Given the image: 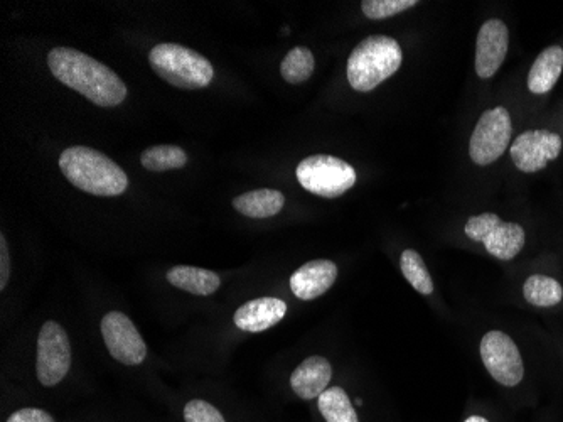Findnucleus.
Returning <instances> with one entry per match:
<instances>
[{
    "label": "nucleus",
    "instance_id": "1",
    "mask_svg": "<svg viewBox=\"0 0 563 422\" xmlns=\"http://www.w3.org/2000/svg\"><path fill=\"white\" fill-rule=\"evenodd\" d=\"M48 66L59 82L92 100L98 107H117L127 97L122 78L92 56L73 48L49 51Z\"/></svg>",
    "mask_w": 563,
    "mask_h": 422
},
{
    "label": "nucleus",
    "instance_id": "2",
    "mask_svg": "<svg viewBox=\"0 0 563 422\" xmlns=\"http://www.w3.org/2000/svg\"><path fill=\"white\" fill-rule=\"evenodd\" d=\"M59 168L73 186L88 195L118 196L129 186L124 169L90 147H68L59 156Z\"/></svg>",
    "mask_w": 563,
    "mask_h": 422
},
{
    "label": "nucleus",
    "instance_id": "3",
    "mask_svg": "<svg viewBox=\"0 0 563 422\" xmlns=\"http://www.w3.org/2000/svg\"><path fill=\"white\" fill-rule=\"evenodd\" d=\"M402 46L390 36H368L349 56L346 73L356 92H371L402 66Z\"/></svg>",
    "mask_w": 563,
    "mask_h": 422
},
{
    "label": "nucleus",
    "instance_id": "4",
    "mask_svg": "<svg viewBox=\"0 0 563 422\" xmlns=\"http://www.w3.org/2000/svg\"><path fill=\"white\" fill-rule=\"evenodd\" d=\"M152 70L172 87L184 90L206 88L215 78L210 61L194 49L181 44L162 43L154 46L149 55Z\"/></svg>",
    "mask_w": 563,
    "mask_h": 422
},
{
    "label": "nucleus",
    "instance_id": "5",
    "mask_svg": "<svg viewBox=\"0 0 563 422\" xmlns=\"http://www.w3.org/2000/svg\"><path fill=\"white\" fill-rule=\"evenodd\" d=\"M295 174L304 190L322 198H338L356 183L353 166L328 154L306 157L295 169Z\"/></svg>",
    "mask_w": 563,
    "mask_h": 422
},
{
    "label": "nucleus",
    "instance_id": "6",
    "mask_svg": "<svg viewBox=\"0 0 563 422\" xmlns=\"http://www.w3.org/2000/svg\"><path fill=\"white\" fill-rule=\"evenodd\" d=\"M469 239L484 245L489 254L499 260L515 259L525 247V230L518 223L503 222L494 213L471 217L466 223Z\"/></svg>",
    "mask_w": 563,
    "mask_h": 422
},
{
    "label": "nucleus",
    "instance_id": "7",
    "mask_svg": "<svg viewBox=\"0 0 563 422\" xmlns=\"http://www.w3.org/2000/svg\"><path fill=\"white\" fill-rule=\"evenodd\" d=\"M511 127L510 112L505 107L486 110L478 120L469 142V154L479 166H489L505 154L510 147Z\"/></svg>",
    "mask_w": 563,
    "mask_h": 422
},
{
    "label": "nucleus",
    "instance_id": "8",
    "mask_svg": "<svg viewBox=\"0 0 563 422\" xmlns=\"http://www.w3.org/2000/svg\"><path fill=\"white\" fill-rule=\"evenodd\" d=\"M71 367L70 338L56 321L44 323L38 338V379L44 387H54L65 379Z\"/></svg>",
    "mask_w": 563,
    "mask_h": 422
},
{
    "label": "nucleus",
    "instance_id": "9",
    "mask_svg": "<svg viewBox=\"0 0 563 422\" xmlns=\"http://www.w3.org/2000/svg\"><path fill=\"white\" fill-rule=\"evenodd\" d=\"M481 358L498 384L516 387L525 377V365L515 341L503 331H489L481 340Z\"/></svg>",
    "mask_w": 563,
    "mask_h": 422
},
{
    "label": "nucleus",
    "instance_id": "10",
    "mask_svg": "<svg viewBox=\"0 0 563 422\" xmlns=\"http://www.w3.org/2000/svg\"><path fill=\"white\" fill-rule=\"evenodd\" d=\"M562 152V137L550 130H526L511 144L510 154L523 173H537L547 168Z\"/></svg>",
    "mask_w": 563,
    "mask_h": 422
},
{
    "label": "nucleus",
    "instance_id": "11",
    "mask_svg": "<svg viewBox=\"0 0 563 422\" xmlns=\"http://www.w3.org/2000/svg\"><path fill=\"white\" fill-rule=\"evenodd\" d=\"M102 335L108 352L117 362L124 365H139L144 362L147 347L129 316L120 311L105 314L102 320Z\"/></svg>",
    "mask_w": 563,
    "mask_h": 422
},
{
    "label": "nucleus",
    "instance_id": "12",
    "mask_svg": "<svg viewBox=\"0 0 563 422\" xmlns=\"http://www.w3.org/2000/svg\"><path fill=\"white\" fill-rule=\"evenodd\" d=\"M510 49V33L505 22L489 19L478 33L476 43V73L479 78H491L505 63Z\"/></svg>",
    "mask_w": 563,
    "mask_h": 422
},
{
    "label": "nucleus",
    "instance_id": "13",
    "mask_svg": "<svg viewBox=\"0 0 563 422\" xmlns=\"http://www.w3.org/2000/svg\"><path fill=\"white\" fill-rule=\"evenodd\" d=\"M338 277V267L331 260H311L290 276V289L302 301H312L328 293Z\"/></svg>",
    "mask_w": 563,
    "mask_h": 422
},
{
    "label": "nucleus",
    "instance_id": "14",
    "mask_svg": "<svg viewBox=\"0 0 563 422\" xmlns=\"http://www.w3.org/2000/svg\"><path fill=\"white\" fill-rule=\"evenodd\" d=\"M285 313H287V304L282 299L258 298L236 309L233 320L242 331L260 333L270 330L272 326L284 320Z\"/></svg>",
    "mask_w": 563,
    "mask_h": 422
},
{
    "label": "nucleus",
    "instance_id": "15",
    "mask_svg": "<svg viewBox=\"0 0 563 422\" xmlns=\"http://www.w3.org/2000/svg\"><path fill=\"white\" fill-rule=\"evenodd\" d=\"M333 379V367L324 357L314 355L304 360L295 368L290 377V385L295 394L304 401L316 399L328 389L329 382Z\"/></svg>",
    "mask_w": 563,
    "mask_h": 422
},
{
    "label": "nucleus",
    "instance_id": "16",
    "mask_svg": "<svg viewBox=\"0 0 563 422\" xmlns=\"http://www.w3.org/2000/svg\"><path fill=\"white\" fill-rule=\"evenodd\" d=\"M563 71V49L550 46L543 49L528 73V88L535 95H545L557 85Z\"/></svg>",
    "mask_w": 563,
    "mask_h": 422
},
{
    "label": "nucleus",
    "instance_id": "17",
    "mask_svg": "<svg viewBox=\"0 0 563 422\" xmlns=\"http://www.w3.org/2000/svg\"><path fill=\"white\" fill-rule=\"evenodd\" d=\"M167 281L177 289L196 296H210L220 287L221 279L213 271H206L201 267L176 266L167 272Z\"/></svg>",
    "mask_w": 563,
    "mask_h": 422
},
{
    "label": "nucleus",
    "instance_id": "18",
    "mask_svg": "<svg viewBox=\"0 0 563 422\" xmlns=\"http://www.w3.org/2000/svg\"><path fill=\"white\" fill-rule=\"evenodd\" d=\"M285 198L277 190H255L236 196L233 208L248 218H270L284 208Z\"/></svg>",
    "mask_w": 563,
    "mask_h": 422
},
{
    "label": "nucleus",
    "instance_id": "19",
    "mask_svg": "<svg viewBox=\"0 0 563 422\" xmlns=\"http://www.w3.org/2000/svg\"><path fill=\"white\" fill-rule=\"evenodd\" d=\"M523 294H525V299L531 306L552 308L562 301L563 287L553 277L535 274V276L526 279Z\"/></svg>",
    "mask_w": 563,
    "mask_h": 422
},
{
    "label": "nucleus",
    "instance_id": "20",
    "mask_svg": "<svg viewBox=\"0 0 563 422\" xmlns=\"http://www.w3.org/2000/svg\"><path fill=\"white\" fill-rule=\"evenodd\" d=\"M317 406L328 422H360L351 399L341 387H329L317 397Z\"/></svg>",
    "mask_w": 563,
    "mask_h": 422
},
{
    "label": "nucleus",
    "instance_id": "21",
    "mask_svg": "<svg viewBox=\"0 0 563 422\" xmlns=\"http://www.w3.org/2000/svg\"><path fill=\"white\" fill-rule=\"evenodd\" d=\"M140 163L147 171L164 173L184 168L188 163V154L177 146H154L142 152Z\"/></svg>",
    "mask_w": 563,
    "mask_h": 422
},
{
    "label": "nucleus",
    "instance_id": "22",
    "mask_svg": "<svg viewBox=\"0 0 563 422\" xmlns=\"http://www.w3.org/2000/svg\"><path fill=\"white\" fill-rule=\"evenodd\" d=\"M314 66H316V60H314L311 49L295 46L294 49H290L282 61L280 75L285 82L297 85V83L306 82L311 78Z\"/></svg>",
    "mask_w": 563,
    "mask_h": 422
},
{
    "label": "nucleus",
    "instance_id": "23",
    "mask_svg": "<svg viewBox=\"0 0 563 422\" xmlns=\"http://www.w3.org/2000/svg\"><path fill=\"white\" fill-rule=\"evenodd\" d=\"M400 269L417 293L424 294V296L434 293V282L430 279L429 271L419 252L412 249L405 250L400 257Z\"/></svg>",
    "mask_w": 563,
    "mask_h": 422
},
{
    "label": "nucleus",
    "instance_id": "24",
    "mask_svg": "<svg viewBox=\"0 0 563 422\" xmlns=\"http://www.w3.org/2000/svg\"><path fill=\"white\" fill-rule=\"evenodd\" d=\"M415 6H419L417 0H365L361 4V9L368 19L381 21L402 14Z\"/></svg>",
    "mask_w": 563,
    "mask_h": 422
},
{
    "label": "nucleus",
    "instance_id": "25",
    "mask_svg": "<svg viewBox=\"0 0 563 422\" xmlns=\"http://www.w3.org/2000/svg\"><path fill=\"white\" fill-rule=\"evenodd\" d=\"M184 419L186 422H226L225 417L210 402L194 399L184 407Z\"/></svg>",
    "mask_w": 563,
    "mask_h": 422
},
{
    "label": "nucleus",
    "instance_id": "26",
    "mask_svg": "<svg viewBox=\"0 0 563 422\" xmlns=\"http://www.w3.org/2000/svg\"><path fill=\"white\" fill-rule=\"evenodd\" d=\"M7 422H54V419L51 417V414L43 411V409L27 407V409L14 412V414L7 419Z\"/></svg>",
    "mask_w": 563,
    "mask_h": 422
},
{
    "label": "nucleus",
    "instance_id": "27",
    "mask_svg": "<svg viewBox=\"0 0 563 422\" xmlns=\"http://www.w3.org/2000/svg\"><path fill=\"white\" fill-rule=\"evenodd\" d=\"M11 276V257H9V247L4 235H0V289L4 291Z\"/></svg>",
    "mask_w": 563,
    "mask_h": 422
},
{
    "label": "nucleus",
    "instance_id": "28",
    "mask_svg": "<svg viewBox=\"0 0 563 422\" xmlns=\"http://www.w3.org/2000/svg\"><path fill=\"white\" fill-rule=\"evenodd\" d=\"M464 422H489L488 419H484V417L481 416H471V417H467L466 421Z\"/></svg>",
    "mask_w": 563,
    "mask_h": 422
}]
</instances>
